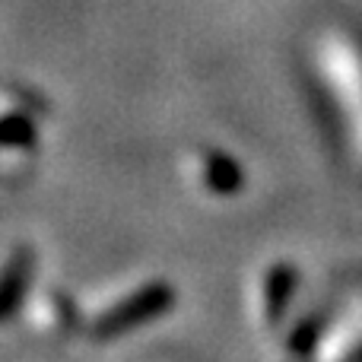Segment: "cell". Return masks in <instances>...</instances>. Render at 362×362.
Listing matches in <instances>:
<instances>
[{"instance_id":"obj_2","label":"cell","mask_w":362,"mask_h":362,"mask_svg":"<svg viewBox=\"0 0 362 362\" xmlns=\"http://www.w3.org/2000/svg\"><path fill=\"white\" fill-rule=\"evenodd\" d=\"M23 318L38 337L57 340L80 327L83 312H76L70 296L61 293V289H35V293H29V299L23 305Z\"/></svg>"},{"instance_id":"obj_3","label":"cell","mask_w":362,"mask_h":362,"mask_svg":"<svg viewBox=\"0 0 362 362\" xmlns=\"http://www.w3.org/2000/svg\"><path fill=\"white\" fill-rule=\"evenodd\" d=\"M29 276H32V257L25 248H10L0 257V325L23 312L29 299Z\"/></svg>"},{"instance_id":"obj_1","label":"cell","mask_w":362,"mask_h":362,"mask_svg":"<svg viewBox=\"0 0 362 362\" xmlns=\"http://www.w3.org/2000/svg\"><path fill=\"white\" fill-rule=\"evenodd\" d=\"M172 302V293L165 283H137L121 293L102 299L93 312H83L80 327L89 340L95 344H108V340H121L124 334L140 331L159 315H165Z\"/></svg>"}]
</instances>
